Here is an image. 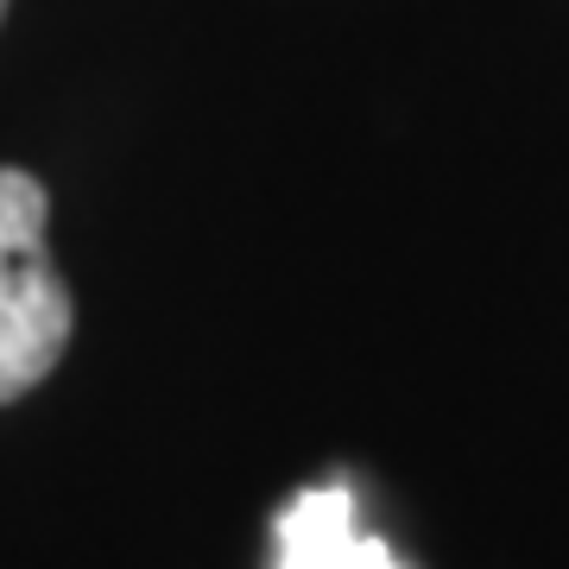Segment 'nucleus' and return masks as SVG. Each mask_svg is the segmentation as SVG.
Returning <instances> with one entry per match:
<instances>
[{"label": "nucleus", "mask_w": 569, "mask_h": 569, "mask_svg": "<svg viewBox=\"0 0 569 569\" xmlns=\"http://www.w3.org/2000/svg\"><path fill=\"white\" fill-rule=\"evenodd\" d=\"M51 197L20 164H0V406L51 380L70 348L77 305L44 247Z\"/></svg>", "instance_id": "f257e3e1"}, {"label": "nucleus", "mask_w": 569, "mask_h": 569, "mask_svg": "<svg viewBox=\"0 0 569 569\" xmlns=\"http://www.w3.org/2000/svg\"><path fill=\"white\" fill-rule=\"evenodd\" d=\"M272 545H279L272 569H399L380 538L355 526V493L342 481L291 493L272 519Z\"/></svg>", "instance_id": "f03ea898"}, {"label": "nucleus", "mask_w": 569, "mask_h": 569, "mask_svg": "<svg viewBox=\"0 0 569 569\" xmlns=\"http://www.w3.org/2000/svg\"><path fill=\"white\" fill-rule=\"evenodd\" d=\"M0 20H7V0H0Z\"/></svg>", "instance_id": "7ed1b4c3"}]
</instances>
